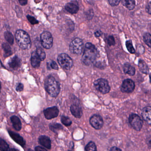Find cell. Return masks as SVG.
Returning <instances> with one entry per match:
<instances>
[{
	"label": "cell",
	"mask_w": 151,
	"mask_h": 151,
	"mask_svg": "<svg viewBox=\"0 0 151 151\" xmlns=\"http://www.w3.org/2000/svg\"><path fill=\"white\" fill-rule=\"evenodd\" d=\"M97 53V50L95 46L90 43H88L85 45L82 61L85 65H90L96 60Z\"/></svg>",
	"instance_id": "obj_1"
},
{
	"label": "cell",
	"mask_w": 151,
	"mask_h": 151,
	"mask_svg": "<svg viewBox=\"0 0 151 151\" xmlns=\"http://www.w3.org/2000/svg\"><path fill=\"white\" fill-rule=\"evenodd\" d=\"M45 88L48 93L54 98L58 96L61 90L59 82L51 76L48 77L45 81Z\"/></svg>",
	"instance_id": "obj_2"
},
{
	"label": "cell",
	"mask_w": 151,
	"mask_h": 151,
	"mask_svg": "<svg viewBox=\"0 0 151 151\" xmlns=\"http://www.w3.org/2000/svg\"><path fill=\"white\" fill-rule=\"evenodd\" d=\"M16 41L22 49H29L32 46L31 39L28 34L24 30H18L15 34Z\"/></svg>",
	"instance_id": "obj_3"
},
{
	"label": "cell",
	"mask_w": 151,
	"mask_h": 151,
	"mask_svg": "<svg viewBox=\"0 0 151 151\" xmlns=\"http://www.w3.org/2000/svg\"><path fill=\"white\" fill-rule=\"evenodd\" d=\"M58 61L60 66L65 70H70L73 66L72 59L65 53H62L58 56Z\"/></svg>",
	"instance_id": "obj_4"
},
{
	"label": "cell",
	"mask_w": 151,
	"mask_h": 151,
	"mask_svg": "<svg viewBox=\"0 0 151 151\" xmlns=\"http://www.w3.org/2000/svg\"><path fill=\"white\" fill-rule=\"evenodd\" d=\"M94 85L96 89L103 94L109 93L111 89L108 82L104 79H99L95 81Z\"/></svg>",
	"instance_id": "obj_5"
},
{
	"label": "cell",
	"mask_w": 151,
	"mask_h": 151,
	"mask_svg": "<svg viewBox=\"0 0 151 151\" xmlns=\"http://www.w3.org/2000/svg\"><path fill=\"white\" fill-rule=\"evenodd\" d=\"M41 42L43 48L50 49L53 44V38L50 33L47 31L43 32L41 35Z\"/></svg>",
	"instance_id": "obj_6"
},
{
	"label": "cell",
	"mask_w": 151,
	"mask_h": 151,
	"mask_svg": "<svg viewBox=\"0 0 151 151\" xmlns=\"http://www.w3.org/2000/svg\"><path fill=\"white\" fill-rule=\"evenodd\" d=\"M83 42L81 39L76 38L71 42L70 50L71 53L76 55H80L82 52Z\"/></svg>",
	"instance_id": "obj_7"
},
{
	"label": "cell",
	"mask_w": 151,
	"mask_h": 151,
	"mask_svg": "<svg viewBox=\"0 0 151 151\" xmlns=\"http://www.w3.org/2000/svg\"><path fill=\"white\" fill-rule=\"evenodd\" d=\"M129 122L132 127L137 131H140L143 125V121L137 114L132 113L129 116Z\"/></svg>",
	"instance_id": "obj_8"
},
{
	"label": "cell",
	"mask_w": 151,
	"mask_h": 151,
	"mask_svg": "<svg viewBox=\"0 0 151 151\" xmlns=\"http://www.w3.org/2000/svg\"><path fill=\"white\" fill-rule=\"evenodd\" d=\"M135 87V85L132 80L127 79L122 82L121 90L123 93H130L134 91Z\"/></svg>",
	"instance_id": "obj_9"
},
{
	"label": "cell",
	"mask_w": 151,
	"mask_h": 151,
	"mask_svg": "<svg viewBox=\"0 0 151 151\" xmlns=\"http://www.w3.org/2000/svg\"><path fill=\"white\" fill-rule=\"evenodd\" d=\"M90 123L94 128L96 129H100L104 125V121L101 116L95 114L90 119Z\"/></svg>",
	"instance_id": "obj_10"
},
{
	"label": "cell",
	"mask_w": 151,
	"mask_h": 151,
	"mask_svg": "<svg viewBox=\"0 0 151 151\" xmlns=\"http://www.w3.org/2000/svg\"><path fill=\"white\" fill-rule=\"evenodd\" d=\"M43 113L46 119L48 120L52 119L58 117L59 114V110L56 106H53L44 110Z\"/></svg>",
	"instance_id": "obj_11"
},
{
	"label": "cell",
	"mask_w": 151,
	"mask_h": 151,
	"mask_svg": "<svg viewBox=\"0 0 151 151\" xmlns=\"http://www.w3.org/2000/svg\"><path fill=\"white\" fill-rule=\"evenodd\" d=\"M143 119L148 124L151 125V106H147L143 109L142 113Z\"/></svg>",
	"instance_id": "obj_12"
},
{
	"label": "cell",
	"mask_w": 151,
	"mask_h": 151,
	"mask_svg": "<svg viewBox=\"0 0 151 151\" xmlns=\"http://www.w3.org/2000/svg\"><path fill=\"white\" fill-rule=\"evenodd\" d=\"M9 134L11 138L15 141L17 143L21 145L22 147H24L25 145V142L23 137H21L19 135L14 132L12 131H9Z\"/></svg>",
	"instance_id": "obj_13"
},
{
	"label": "cell",
	"mask_w": 151,
	"mask_h": 151,
	"mask_svg": "<svg viewBox=\"0 0 151 151\" xmlns=\"http://www.w3.org/2000/svg\"><path fill=\"white\" fill-rule=\"evenodd\" d=\"M21 60L17 56L12 58L9 62V65L10 67L15 70L18 69L21 66Z\"/></svg>",
	"instance_id": "obj_14"
},
{
	"label": "cell",
	"mask_w": 151,
	"mask_h": 151,
	"mask_svg": "<svg viewBox=\"0 0 151 151\" xmlns=\"http://www.w3.org/2000/svg\"><path fill=\"white\" fill-rule=\"evenodd\" d=\"M39 142L40 144L48 150L51 149V141L48 137L46 136H41L39 139Z\"/></svg>",
	"instance_id": "obj_15"
},
{
	"label": "cell",
	"mask_w": 151,
	"mask_h": 151,
	"mask_svg": "<svg viewBox=\"0 0 151 151\" xmlns=\"http://www.w3.org/2000/svg\"><path fill=\"white\" fill-rule=\"evenodd\" d=\"M70 111L72 114L76 118H81L83 112L81 108L77 105H73L71 106Z\"/></svg>",
	"instance_id": "obj_16"
},
{
	"label": "cell",
	"mask_w": 151,
	"mask_h": 151,
	"mask_svg": "<svg viewBox=\"0 0 151 151\" xmlns=\"http://www.w3.org/2000/svg\"><path fill=\"white\" fill-rule=\"evenodd\" d=\"M31 64L34 68H37L40 66L41 60L36 51H34L32 53L31 56Z\"/></svg>",
	"instance_id": "obj_17"
},
{
	"label": "cell",
	"mask_w": 151,
	"mask_h": 151,
	"mask_svg": "<svg viewBox=\"0 0 151 151\" xmlns=\"http://www.w3.org/2000/svg\"><path fill=\"white\" fill-rule=\"evenodd\" d=\"M65 9L71 14H76L79 11V7L77 4L70 2L67 3L65 5Z\"/></svg>",
	"instance_id": "obj_18"
},
{
	"label": "cell",
	"mask_w": 151,
	"mask_h": 151,
	"mask_svg": "<svg viewBox=\"0 0 151 151\" xmlns=\"http://www.w3.org/2000/svg\"><path fill=\"white\" fill-rule=\"evenodd\" d=\"M11 121L13 125V127L17 131L21 130L22 124L19 119L16 116H12L10 118Z\"/></svg>",
	"instance_id": "obj_19"
},
{
	"label": "cell",
	"mask_w": 151,
	"mask_h": 151,
	"mask_svg": "<svg viewBox=\"0 0 151 151\" xmlns=\"http://www.w3.org/2000/svg\"><path fill=\"white\" fill-rule=\"evenodd\" d=\"M123 71L125 73L130 76H134L135 73V69L134 67L128 64H126L123 66Z\"/></svg>",
	"instance_id": "obj_20"
},
{
	"label": "cell",
	"mask_w": 151,
	"mask_h": 151,
	"mask_svg": "<svg viewBox=\"0 0 151 151\" xmlns=\"http://www.w3.org/2000/svg\"><path fill=\"white\" fill-rule=\"evenodd\" d=\"M3 49L4 51V56L5 57H7L12 54V51L10 46L8 43H4L2 44Z\"/></svg>",
	"instance_id": "obj_21"
},
{
	"label": "cell",
	"mask_w": 151,
	"mask_h": 151,
	"mask_svg": "<svg viewBox=\"0 0 151 151\" xmlns=\"http://www.w3.org/2000/svg\"><path fill=\"white\" fill-rule=\"evenodd\" d=\"M50 130L54 133H57L58 131L63 129V126L60 124L58 123H52L50 124L49 126Z\"/></svg>",
	"instance_id": "obj_22"
},
{
	"label": "cell",
	"mask_w": 151,
	"mask_h": 151,
	"mask_svg": "<svg viewBox=\"0 0 151 151\" xmlns=\"http://www.w3.org/2000/svg\"><path fill=\"white\" fill-rule=\"evenodd\" d=\"M4 38L5 40L8 41L9 44H12L14 43V37L13 35L10 32H5L4 33Z\"/></svg>",
	"instance_id": "obj_23"
},
{
	"label": "cell",
	"mask_w": 151,
	"mask_h": 151,
	"mask_svg": "<svg viewBox=\"0 0 151 151\" xmlns=\"http://www.w3.org/2000/svg\"><path fill=\"white\" fill-rule=\"evenodd\" d=\"M139 67L140 70L144 73L147 74L149 72V68L143 60H140L139 62Z\"/></svg>",
	"instance_id": "obj_24"
},
{
	"label": "cell",
	"mask_w": 151,
	"mask_h": 151,
	"mask_svg": "<svg viewBox=\"0 0 151 151\" xmlns=\"http://www.w3.org/2000/svg\"><path fill=\"white\" fill-rule=\"evenodd\" d=\"M36 52L40 59L41 61H43L46 59V53L42 48H37Z\"/></svg>",
	"instance_id": "obj_25"
},
{
	"label": "cell",
	"mask_w": 151,
	"mask_h": 151,
	"mask_svg": "<svg viewBox=\"0 0 151 151\" xmlns=\"http://www.w3.org/2000/svg\"><path fill=\"white\" fill-rule=\"evenodd\" d=\"M124 5L128 9L133 10L135 6V1L134 0H127Z\"/></svg>",
	"instance_id": "obj_26"
},
{
	"label": "cell",
	"mask_w": 151,
	"mask_h": 151,
	"mask_svg": "<svg viewBox=\"0 0 151 151\" xmlns=\"http://www.w3.org/2000/svg\"><path fill=\"white\" fill-rule=\"evenodd\" d=\"M0 150L7 151L9 150V146L3 139L0 138Z\"/></svg>",
	"instance_id": "obj_27"
},
{
	"label": "cell",
	"mask_w": 151,
	"mask_h": 151,
	"mask_svg": "<svg viewBox=\"0 0 151 151\" xmlns=\"http://www.w3.org/2000/svg\"><path fill=\"white\" fill-rule=\"evenodd\" d=\"M85 150L86 151H96V146L93 142H90L85 147Z\"/></svg>",
	"instance_id": "obj_28"
},
{
	"label": "cell",
	"mask_w": 151,
	"mask_h": 151,
	"mask_svg": "<svg viewBox=\"0 0 151 151\" xmlns=\"http://www.w3.org/2000/svg\"><path fill=\"white\" fill-rule=\"evenodd\" d=\"M61 121L63 125L66 126H70L72 123V122L70 119V118L64 116H62L61 117Z\"/></svg>",
	"instance_id": "obj_29"
},
{
	"label": "cell",
	"mask_w": 151,
	"mask_h": 151,
	"mask_svg": "<svg viewBox=\"0 0 151 151\" xmlns=\"http://www.w3.org/2000/svg\"><path fill=\"white\" fill-rule=\"evenodd\" d=\"M126 46H127L128 51L131 54H134L135 52V50L133 47L131 41H127L126 42Z\"/></svg>",
	"instance_id": "obj_30"
},
{
	"label": "cell",
	"mask_w": 151,
	"mask_h": 151,
	"mask_svg": "<svg viewBox=\"0 0 151 151\" xmlns=\"http://www.w3.org/2000/svg\"><path fill=\"white\" fill-rule=\"evenodd\" d=\"M47 68L48 69L52 68V69H55V70H57L58 69V66L57 64L55 61L53 60H50L48 63H47Z\"/></svg>",
	"instance_id": "obj_31"
},
{
	"label": "cell",
	"mask_w": 151,
	"mask_h": 151,
	"mask_svg": "<svg viewBox=\"0 0 151 151\" xmlns=\"http://www.w3.org/2000/svg\"><path fill=\"white\" fill-rule=\"evenodd\" d=\"M145 42L148 46L151 48V34L146 33L144 36Z\"/></svg>",
	"instance_id": "obj_32"
},
{
	"label": "cell",
	"mask_w": 151,
	"mask_h": 151,
	"mask_svg": "<svg viewBox=\"0 0 151 151\" xmlns=\"http://www.w3.org/2000/svg\"><path fill=\"white\" fill-rule=\"evenodd\" d=\"M27 17L28 21H29L32 25H36V24L39 23L38 20H37L35 18L32 17V16H30V15H27Z\"/></svg>",
	"instance_id": "obj_33"
},
{
	"label": "cell",
	"mask_w": 151,
	"mask_h": 151,
	"mask_svg": "<svg viewBox=\"0 0 151 151\" xmlns=\"http://www.w3.org/2000/svg\"><path fill=\"white\" fill-rule=\"evenodd\" d=\"M107 42L110 46H113L115 44V40L114 37L112 35H110L107 38Z\"/></svg>",
	"instance_id": "obj_34"
},
{
	"label": "cell",
	"mask_w": 151,
	"mask_h": 151,
	"mask_svg": "<svg viewBox=\"0 0 151 151\" xmlns=\"http://www.w3.org/2000/svg\"><path fill=\"white\" fill-rule=\"evenodd\" d=\"M108 1L111 6H115L119 5L121 0H108Z\"/></svg>",
	"instance_id": "obj_35"
},
{
	"label": "cell",
	"mask_w": 151,
	"mask_h": 151,
	"mask_svg": "<svg viewBox=\"0 0 151 151\" xmlns=\"http://www.w3.org/2000/svg\"><path fill=\"white\" fill-rule=\"evenodd\" d=\"M23 89H24V85H23V84L21 83H19L18 85H17V88H16L17 91L20 92V91H22Z\"/></svg>",
	"instance_id": "obj_36"
},
{
	"label": "cell",
	"mask_w": 151,
	"mask_h": 151,
	"mask_svg": "<svg viewBox=\"0 0 151 151\" xmlns=\"http://www.w3.org/2000/svg\"><path fill=\"white\" fill-rule=\"evenodd\" d=\"M146 11L149 14H151V2L147 4L146 8Z\"/></svg>",
	"instance_id": "obj_37"
},
{
	"label": "cell",
	"mask_w": 151,
	"mask_h": 151,
	"mask_svg": "<svg viewBox=\"0 0 151 151\" xmlns=\"http://www.w3.org/2000/svg\"><path fill=\"white\" fill-rule=\"evenodd\" d=\"M35 150L36 151H47V150L42 147H40V146H37L35 148Z\"/></svg>",
	"instance_id": "obj_38"
},
{
	"label": "cell",
	"mask_w": 151,
	"mask_h": 151,
	"mask_svg": "<svg viewBox=\"0 0 151 151\" xmlns=\"http://www.w3.org/2000/svg\"><path fill=\"white\" fill-rule=\"evenodd\" d=\"M18 1L21 5H25L27 3V0H18Z\"/></svg>",
	"instance_id": "obj_39"
},
{
	"label": "cell",
	"mask_w": 151,
	"mask_h": 151,
	"mask_svg": "<svg viewBox=\"0 0 151 151\" xmlns=\"http://www.w3.org/2000/svg\"><path fill=\"white\" fill-rule=\"evenodd\" d=\"M146 142H147L148 146L150 148H151V137H149L147 138V140H146Z\"/></svg>",
	"instance_id": "obj_40"
},
{
	"label": "cell",
	"mask_w": 151,
	"mask_h": 151,
	"mask_svg": "<svg viewBox=\"0 0 151 151\" xmlns=\"http://www.w3.org/2000/svg\"><path fill=\"white\" fill-rule=\"evenodd\" d=\"M110 151H122L121 149H119V148H117L116 147H113L112 148H111Z\"/></svg>",
	"instance_id": "obj_41"
},
{
	"label": "cell",
	"mask_w": 151,
	"mask_h": 151,
	"mask_svg": "<svg viewBox=\"0 0 151 151\" xmlns=\"http://www.w3.org/2000/svg\"><path fill=\"white\" fill-rule=\"evenodd\" d=\"M95 35H96V37H99L101 35V33H100V32H99V31H97L95 33Z\"/></svg>",
	"instance_id": "obj_42"
},
{
	"label": "cell",
	"mask_w": 151,
	"mask_h": 151,
	"mask_svg": "<svg viewBox=\"0 0 151 151\" xmlns=\"http://www.w3.org/2000/svg\"><path fill=\"white\" fill-rule=\"evenodd\" d=\"M1 82H0V91H1Z\"/></svg>",
	"instance_id": "obj_43"
}]
</instances>
